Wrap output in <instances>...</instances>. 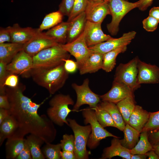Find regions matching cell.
Masks as SVG:
<instances>
[{
  "mask_svg": "<svg viewBox=\"0 0 159 159\" xmlns=\"http://www.w3.org/2000/svg\"><path fill=\"white\" fill-rule=\"evenodd\" d=\"M70 57L69 53L62 48V44H59L44 49L33 56L32 69L54 67Z\"/></svg>",
  "mask_w": 159,
  "mask_h": 159,
  "instance_id": "4",
  "label": "cell"
},
{
  "mask_svg": "<svg viewBox=\"0 0 159 159\" xmlns=\"http://www.w3.org/2000/svg\"><path fill=\"white\" fill-rule=\"evenodd\" d=\"M103 54L92 52L85 63L78 68L81 75L96 72L102 69Z\"/></svg>",
  "mask_w": 159,
  "mask_h": 159,
  "instance_id": "22",
  "label": "cell"
},
{
  "mask_svg": "<svg viewBox=\"0 0 159 159\" xmlns=\"http://www.w3.org/2000/svg\"><path fill=\"white\" fill-rule=\"evenodd\" d=\"M10 105L8 97L6 94L0 95V108L9 110Z\"/></svg>",
  "mask_w": 159,
  "mask_h": 159,
  "instance_id": "46",
  "label": "cell"
},
{
  "mask_svg": "<svg viewBox=\"0 0 159 159\" xmlns=\"http://www.w3.org/2000/svg\"><path fill=\"white\" fill-rule=\"evenodd\" d=\"M149 15L159 20V7H154L150 10Z\"/></svg>",
  "mask_w": 159,
  "mask_h": 159,
  "instance_id": "50",
  "label": "cell"
},
{
  "mask_svg": "<svg viewBox=\"0 0 159 159\" xmlns=\"http://www.w3.org/2000/svg\"><path fill=\"white\" fill-rule=\"evenodd\" d=\"M127 46L117 48L103 54V62L102 69L107 72L112 71L116 64V59L120 53L126 51Z\"/></svg>",
  "mask_w": 159,
  "mask_h": 159,
  "instance_id": "31",
  "label": "cell"
},
{
  "mask_svg": "<svg viewBox=\"0 0 159 159\" xmlns=\"http://www.w3.org/2000/svg\"><path fill=\"white\" fill-rule=\"evenodd\" d=\"M64 68L68 73L74 72L78 69V65L76 61L69 59H64Z\"/></svg>",
  "mask_w": 159,
  "mask_h": 159,
  "instance_id": "43",
  "label": "cell"
},
{
  "mask_svg": "<svg viewBox=\"0 0 159 159\" xmlns=\"http://www.w3.org/2000/svg\"><path fill=\"white\" fill-rule=\"evenodd\" d=\"M149 116L150 112L141 106L136 105L129 119L128 124L140 133L147 122Z\"/></svg>",
  "mask_w": 159,
  "mask_h": 159,
  "instance_id": "24",
  "label": "cell"
},
{
  "mask_svg": "<svg viewBox=\"0 0 159 159\" xmlns=\"http://www.w3.org/2000/svg\"><path fill=\"white\" fill-rule=\"evenodd\" d=\"M61 155V159H76L74 152L62 151Z\"/></svg>",
  "mask_w": 159,
  "mask_h": 159,
  "instance_id": "49",
  "label": "cell"
},
{
  "mask_svg": "<svg viewBox=\"0 0 159 159\" xmlns=\"http://www.w3.org/2000/svg\"><path fill=\"white\" fill-rule=\"evenodd\" d=\"M147 156L145 154L131 155L130 159H145Z\"/></svg>",
  "mask_w": 159,
  "mask_h": 159,
  "instance_id": "53",
  "label": "cell"
},
{
  "mask_svg": "<svg viewBox=\"0 0 159 159\" xmlns=\"http://www.w3.org/2000/svg\"><path fill=\"white\" fill-rule=\"evenodd\" d=\"M84 123L90 124L91 131L88 138L87 146L91 150L96 148L101 140L108 137L119 138L113 135L101 126L97 120L95 110L90 107L83 109L82 111Z\"/></svg>",
  "mask_w": 159,
  "mask_h": 159,
  "instance_id": "5",
  "label": "cell"
},
{
  "mask_svg": "<svg viewBox=\"0 0 159 159\" xmlns=\"http://www.w3.org/2000/svg\"><path fill=\"white\" fill-rule=\"evenodd\" d=\"M16 159H32V156L30 148L26 139L24 147L17 157Z\"/></svg>",
  "mask_w": 159,
  "mask_h": 159,
  "instance_id": "44",
  "label": "cell"
},
{
  "mask_svg": "<svg viewBox=\"0 0 159 159\" xmlns=\"http://www.w3.org/2000/svg\"><path fill=\"white\" fill-rule=\"evenodd\" d=\"M136 33L134 31L128 32L123 34L120 38L112 37L105 42L89 47L92 52L104 54L117 48L127 46L135 38Z\"/></svg>",
  "mask_w": 159,
  "mask_h": 159,
  "instance_id": "12",
  "label": "cell"
},
{
  "mask_svg": "<svg viewBox=\"0 0 159 159\" xmlns=\"http://www.w3.org/2000/svg\"><path fill=\"white\" fill-rule=\"evenodd\" d=\"M29 145L32 159H44L45 158L40 147L45 143L40 138L29 134L26 138Z\"/></svg>",
  "mask_w": 159,
  "mask_h": 159,
  "instance_id": "30",
  "label": "cell"
},
{
  "mask_svg": "<svg viewBox=\"0 0 159 159\" xmlns=\"http://www.w3.org/2000/svg\"><path fill=\"white\" fill-rule=\"evenodd\" d=\"M89 85V80L87 78L84 80L81 85L75 83L72 84V87L77 95V100L73 106V111H77L84 105H87L90 108L94 109L100 102V96L92 91Z\"/></svg>",
  "mask_w": 159,
  "mask_h": 159,
  "instance_id": "9",
  "label": "cell"
},
{
  "mask_svg": "<svg viewBox=\"0 0 159 159\" xmlns=\"http://www.w3.org/2000/svg\"><path fill=\"white\" fill-rule=\"evenodd\" d=\"M96 119L102 127H112L116 128V126L112 117L106 110L97 106L94 109Z\"/></svg>",
  "mask_w": 159,
  "mask_h": 159,
  "instance_id": "35",
  "label": "cell"
},
{
  "mask_svg": "<svg viewBox=\"0 0 159 159\" xmlns=\"http://www.w3.org/2000/svg\"><path fill=\"white\" fill-rule=\"evenodd\" d=\"M108 4L112 19L110 23L107 24V29L112 35H115L118 32L122 19L131 10L138 8L140 1L132 3L125 0H109Z\"/></svg>",
  "mask_w": 159,
  "mask_h": 159,
  "instance_id": "7",
  "label": "cell"
},
{
  "mask_svg": "<svg viewBox=\"0 0 159 159\" xmlns=\"http://www.w3.org/2000/svg\"><path fill=\"white\" fill-rule=\"evenodd\" d=\"M59 44L55 40L40 32L24 44L23 50L33 57L41 51Z\"/></svg>",
  "mask_w": 159,
  "mask_h": 159,
  "instance_id": "13",
  "label": "cell"
},
{
  "mask_svg": "<svg viewBox=\"0 0 159 159\" xmlns=\"http://www.w3.org/2000/svg\"><path fill=\"white\" fill-rule=\"evenodd\" d=\"M24 44L12 42L0 44V61L9 63L20 51L23 49Z\"/></svg>",
  "mask_w": 159,
  "mask_h": 159,
  "instance_id": "25",
  "label": "cell"
},
{
  "mask_svg": "<svg viewBox=\"0 0 159 159\" xmlns=\"http://www.w3.org/2000/svg\"><path fill=\"white\" fill-rule=\"evenodd\" d=\"M62 48L75 58L78 69L85 63L92 53L87 46L85 32L73 41L62 44Z\"/></svg>",
  "mask_w": 159,
  "mask_h": 159,
  "instance_id": "10",
  "label": "cell"
},
{
  "mask_svg": "<svg viewBox=\"0 0 159 159\" xmlns=\"http://www.w3.org/2000/svg\"><path fill=\"white\" fill-rule=\"evenodd\" d=\"M123 132L124 138L120 141L123 146L130 150L135 147L138 141L140 133L128 124H126Z\"/></svg>",
  "mask_w": 159,
  "mask_h": 159,
  "instance_id": "28",
  "label": "cell"
},
{
  "mask_svg": "<svg viewBox=\"0 0 159 159\" xmlns=\"http://www.w3.org/2000/svg\"><path fill=\"white\" fill-rule=\"evenodd\" d=\"M41 150L45 158L48 159H61L62 148L61 144L45 143Z\"/></svg>",
  "mask_w": 159,
  "mask_h": 159,
  "instance_id": "34",
  "label": "cell"
},
{
  "mask_svg": "<svg viewBox=\"0 0 159 159\" xmlns=\"http://www.w3.org/2000/svg\"><path fill=\"white\" fill-rule=\"evenodd\" d=\"M137 67V81L139 85L159 82V67L158 66L147 64L139 59Z\"/></svg>",
  "mask_w": 159,
  "mask_h": 159,
  "instance_id": "15",
  "label": "cell"
},
{
  "mask_svg": "<svg viewBox=\"0 0 159 159\" xmlns=\"http://www.w3.org/2000/svg\"><path fill=\"white\" fill-rule=\"evenodd\" d=\"M149 132V140L152 145L159 141V130L155 131H150Z\"/></svg>",
  "mask_w": 159,
  "mask_h": 159,
  "instance_id": "47",
  "label": "cell"
},
{
  "mask_svg": "<svg viewBox=\"0 0 159 159\" xmlns=\"http://www.w3.org/2000/svg\"><path fill=\"white\" fill-rule=\"evenodd\" d=\"M152 145L153 150L159 156V141Z\"/></svg>",
  "mask_w": 159,
  "mask_h": 159,
  "instance_id": "54",
  "label": "cell"
},
{
  "mask_svg": "<svg viewBox=\"0 0 159 159\" xmlns=\"http://www.w3.org/2000/svg\"><path fill=\"white\" fill-rule=\"evenodd\" d=\"M63 16L59 10L47 14L44 17L39 30L42 32L57 25L62 22Z\"/></svg>",
  "mask_w": 159,
  "mask_h": 159,
  "instance_id": "33",
  "label": "cell"
},
{
  "mask_svg": "<svg viewBox=\"0 0 159 159\" xmlns=\"http://www.w3.org/2000/svg\"><path fill=\"white\" fill-rule=\"evenodd\" d=\"M88 0H75L74 5L67 21L69 22L81 13L85 12Z\"/></svg>",
  "mask_w": 159,
  "mask_h": 159,
  "instance_id": "37",
  "label": "cell"
},
{
  "mask_svg": "<svg viewBox=\"0 0 159 159\" xmlns=\"http://www.w3.org/2000/svg\"><path fill=\"white\" fill-rule=\"evenodd\" d=\"M74 104L73 100L69 95H56L49 101L50 107L47 110L48 116L54 123L57 125L62 126L66 124L68 126L67 118L73 111L68 106Z\"/></svg>",
  "mask_w": 159,
  "mask_h": 159,
  "instance_id": "3",
  "label": "cell"
},
{
  "mask_svg": "<svg viewBox=\"0 0 159 159\" xmlns=\"http://www.w3.org/2000/svg\"><path fill=\"white\" fill-rule=\"evenodd\" d=\"M126 0V1H127V0Z\"/></svg>",
  "mask_w": 159,
  "mask_h": 159,
  "instance_id": "56",
  "label": "cell"
},
{
  "mask_svg": "<svg viewBox=\"0 0 159 159\" xmlns=\"http://www.w3.org/2000/svg\"><path fill=\"white\" fill-rule=\"evenodd\" d=\"M117 106L126 124H128L129 119L135 106L134 96L128 97L118 102Z\"/></svg>",
  "mask_w": 159,
  "mask_h": 159,
  "instance_id": "29",
  "label": "cell"
},
{
  "mask_svg": "<svg viewBox=\"0 0 159 159\" xmlns=\"http://www.w3.org/2000/svg\"><path fill=\"white\" fill-rule=\"evenodd\" d=\"M159 130V111L150 112L148 120L142 131H155Z\"/></svg>",
  "mask_w": 159,
  "mask_h": 159,
  "instance_id": "36",
  "label": "cell"
},
{
  "mask_svg": "<svg viewBox=\"0 0 159 159\" xmlns=\"http://www.w3.org/2000/svg\"><path fill=\"white\" fill-rule=\"evenodd\" d=\"M87 21L85 11L69 21L66 41L67 43L73 41L83 33L85 30Z\"/></svg>",
  "mask_w": 159,
  "mask_h": 159,
  "instance_id": "20",
  "label": "cell"
},
{
  "mask_svg": "<svg viewBox=\"0 0 159 159\" xmlns=\"http://www.w3.org/2000/svg\"><path fill=\"white\" fill-rule=\"evenodd\" d=\"M97 106L108 112L114 121L116 128L120 130L123 131L126 124L116 104L102 101L98 104Z\"/></svg>",
  "mask_w": 159,
  "mask_h": 159,
  "instance_id": "26",
  "label": "cell"
},
{
  "mask_svg": "<svg viewBox=\"0 0 159 159\" xmlns=\"http://www.w3.org/2000/svg\"><path fill=\"white\" fill-rule=\"evenodd\" d=\"M18 77L17 74H11L6 78L4 84V86L14 87L18 84Z\"/></svg>",
  "mask_w": 159,
  "mask_h": 159,
  "instance_id": "42",
  "label": "cell"
},
{
  "mask_svg": "<svg viewBox=\"0 0 159 159\" xmlns=\"http://www.w3.org/2000/svg\"><path fill=\"white\" fill-rule=\"evenodd\" d=\"M69 24V22H62L45 33L58 43L64 44L67 41Z\"/></svg>",
  "mask_w": 159,
  "mask_h": 159,
  "instance_id": "27",
  "label": "cell"
},
{
  "mask_svg": "<svg viewBox=\"0 0 159 159\" xmlns=\"http://www.w3.org/2000/svg\"><path fill=\"white\" fill-rule=\"evenodd\" d=\"M25 140L24 137L18 135L8 138L5 144L6 158L16 159L24 147Z\"/></svg>",
  "mask_w": 159,
  "mask_h": 159,
  "instance_id": "21",
  "label": "cell"
},
{
  "mask_svg": "<svg viewBox=\"0 0 159 159\" xmlns=\"http://www.w3.org/2000/svg\"><path fill=\"white\" fill-rule=\"evenodd\" d=\"M19 126L16 120L9 115L0 124V146L6 139L14 135H20L19 133Z\"/></svg>",
  "mask_w": 159,
  "mask_h": 159,
  "instance_id": "23",
  "label": "cell"
},
{
  "mask_svg": "<svg viewBox=\"0 0 159 159\" xmlns=\"http://www.w3.org/2000/svg\"><path fill=\"white\" fill-rule=\"evenodd\" d=\"M32 64V57L22 50L7 65L6 68L10 74H19L28 77H30Z\"/></svg>",
  "mask_w": 159,
  "mask_h": 159,
  "instance_id": "11",
  "label": "cell"
},
{
  "mask_svg": "<svg viewBox=\"0 0 159 159\" xmlns=\"http://www.w3.org/2000/svg\"><path fill=\"white\" fill-rule=\"evenodd\" d=\"M64 62L52 67L31 69L30 76L39 85L46 89L51 95L55 93L64 85L69 76L64 67Z\"/></svg>",
  "mask_w": 159,
  "mask_h": 159,
  "instance_id": "2",
  "label": "cell"
},
{
  "mask_svg": "<svg viewBox=\"0 0 159 159\" xmlns=\"http://www.w3.org/2000/svg\"><path fill=\"white\" fill-rule=\"evenodd\" d=\"M140 139L135 147L130 150L131 155L145 154L153 150V145L149 141L148 132L143 131L140 132Z\"/></svg>",
  "mask_w": 159,
  "mask_h": 159,
  "instance_id": "32",
  "label": "cell"
},
{
  "mask_svg": "<svg viewBox=\"0 0 159 159\" xmlns=\"http://www.w3.org/2000/svg\"><path fill=\"white\" fill-rule=\"evenodd\" d=\"M138 59L137 57L127 63L120 64L116 69L113 81L125 84L133 91L139 88L140 85L137 81Z\"/></svg>",
  "mask_w": 159,
  "mask_h": 159,
  "instance_id": "8",
  "label": "cell"
},
{
  "mask_svg": "<svg viewBox=\"0 0 159 159\" xmlns=\"http://www.w3.org/2000/svg\"><path fill=\"white\" fill-rule=\"evenodd\" d=\"M68 126L74 134L75 149L74 152L76 159L89 158L90 153L87 149V141L91 131V125L89 124L82 126L79 124L75 120L67 118Z\"/></svg>",
  "mask_w": 159,
  "mask_h": 159,
  "instance_id": "6",
  "label": "cell"
},
{
  "mask_svg": "<svg viewBox=\"0 0 159 159\" xmlns=\"http://www.w3.org/2000/svg\"><path fill=\"white\" fill-rule=\"evenodd\" d=\"M143 28L147 31L152 32L157 28L159 20L149 15L142 22Z\"/></svg>",
  "mask_w": 159,
  "mask_h": 159,
  "instance_id": "40",
  "label": "cell"
},
{
  "mask_svg": "<svg viewBox=\"0 0 159 159\" xmlns=\"http://www.w3.org/2000/svg\"><path fill=\"white\" fill-rule=\"evenodd\" d=\"M7 64L0 61V95L6 94L5 87L4 85L5 80L10 74L7 70Z\"/></svg>",
  "mask_w": 159,
  "mask_h": 159,
  "instance_id": "39",
  "label": "cell"
},
{
  "mask_svg": "<svg viewBox=\"0 0 159 159\" xmlns=\"http://www.w3.org/2000/svg\"><path fill=\"white\" fill-rule=\"evenodd\" d=\"M146 154L149 159H159V156L153 150L148 152Z\"/></svg>",
  "mask_w": 159,
  "mask_h": 159,
  "instance_id": "52",
  "label": "cell"
},
{
  "mask_svg": "<svg viewBox=\"0 0 159 159\" xmlns=\"http://www.w3.org/2000/svg\"><path fill=\"white\" fill-rule=\"evenodd\" d=\"M11 36V42L24 44L40 32L39 28L21 27L18 24L7 27Z\"/></svg>",
  "mask_w": 159,
  "mask_h": 159,
  "instance_id": "18",
  "label": "cell"
},
{
  "mask_svg": "<svg viewBox=\"0 0 159 159\" xmlns=\"http://www.w3.org/2000/svg\"><path fill=\"white\" fill-rule=\"evenodd\" d=\"M9 115L8 110L0 108V124Z\"/></svg>",
  "mask_w": 159,
  "mask_h": 159,
  "instance_id": "51",
  "label": "cell"
},
{
  "mask_svg": "<svg viewBox=\"0 0 159 159\" xmlns=\"http://www.w3.org/2000/svg\"><path fill=\"white\" fill-rule=\"evenodd\" d=\"M62 151L74 152L75 149L74 138L72 135L64 134L60 141Z\"/></svg>",
  "mask_w": 159,
  "mask_h": 159,
  "instance_id": "38",
  "label": "cell"
},
{
  "mask_svg": "<svg viewBox=\"0 0 159 159\" xmlns=\"http://www.w3.org/2000/svg\"><path fill=\"white\" fill-rule=\"evenodd\" d=\"M133 92L125 84L113 81L111 89L100 97L102 101L116 104L128 97L134 96Z\"/></svg>",
  "mask_w": 159,
  "mask_h": 159,
  "instance_id": "17",
  "label": "cell"
},
{
  "mask_svg": "<svg viewBox=\"0 0 159 159\" xmlns=\"http://www.w3.org/2000/svg\"><path fill=\"white\" fill-rule=\"evenodd\" d=\"M101 24V23L87 21L84 31L86 42L89 47L105 42L112 38L110 35L104 33Z\"/></svg>",
  "mask_w": 159,
  "mask_h": 159,
  "instance_id": "16",
  "label": "cell"
},
{
  "mask_svg": "<svg viewBox=\"0 0 159 159\" xmlns=\"http://www.w3.org/2000/svg\"><path fill=\"white\" fill-rule=\"evenodd\" d=\"M87 20L102 23L107 15H111L108 2L95 1L88 0L85 11Z\"/></svg>",
  "mask_w": 159,
  "mask_h": 159,
  "instance_id": "14",
  "label": "cell"
},
{
  "mask_svg": "<svg viewBox=\"0 0 159 159\" xmlns=\"http://www.w3.org/2000/svg\"><path fill=\"white\" fill-rule=\"evenodd\" d=\"M75 0H62L59 6V11L64 16H68L72 9Z\"/></svg>",
  "mask_w": 159,
  "mask_h": 159,
  "instance_id": "41",
  "label": "cell"
},
{
  "mask_svg": "<svg viewBox=\"0 0 159 159\" xmlns=\"http://www.w3.org/2000/svg\"><path fill=\"white\" fill-rule=\"evenodd\" d=\"M95 1L108 2L109 0H89Z\"/></svg>",
  "mask_w": 159,
  "mask_h": 159,
  "instance_id": "55",
  "label": "cell"
},
{
  "mask_svg": "<svg viewBox=\"0 0 159 159\" xmlns=\"http://www.w3.org/2000/svg\"><path fill=\"white\" fill-rule=\"evenodd\" d=\"M119 138L113 137L111 141V145L104 149L100 159H110L116 156H120L125 159H131V154L130 150L122 145Z\"/></svg>",
  "mask_w": 159,
  "mask_h": 159,
  "instance_id": "19",
  "label": "cell"
},
{
  "mask_svg": "<svg viewBox=\"0 0 159 159\" xmlns=\"http://www.w3.org/2000/svg\"><path fill=\"white\" fill-rule=\"evenodd\" d=\"M11 36L10 32L7 27L0 28V44L7 42H11Z\"/></svg>",
  "mask_w": 159,
  "mask_h": 159,
  "instance_id": "45",
  "label": "cell"
},
{
  "mask_svg": "<svg viewBox=\"0 0 159 159\" xmlns=\"http://www.w3.org/2000/svg\"><path fill=\"white\" fill-rule=\"evenodd\" d=\"M154 0H139L140 4L138 7L141 11H144L152 4Z\"/></svg>",
  "mask_w": 159,
  "mask_h": 159,
  "instance_id": "48",
  "label": "cell"
},
{
  "mask_svg": "<svg viewBox=\"0 0 159 159\" xmlns=\"http://www.w3.org/2000/svg\"><path fill=\"white\" fill-rule=\"evenodd\" d=\"M26 87L19 83L14 87H5L10 105L9 115L16 121L19 134L24 137L29 134L42 140L45 143H51L55 139L57 130L52 121L45 115H40L38 109L48 99L37 104L24 95Z\"/></svg>",
  "mask_w": 159,
  "mask_h": 159,
  "instance_id": "1",
  "label": "cell"
}]
</instances>
